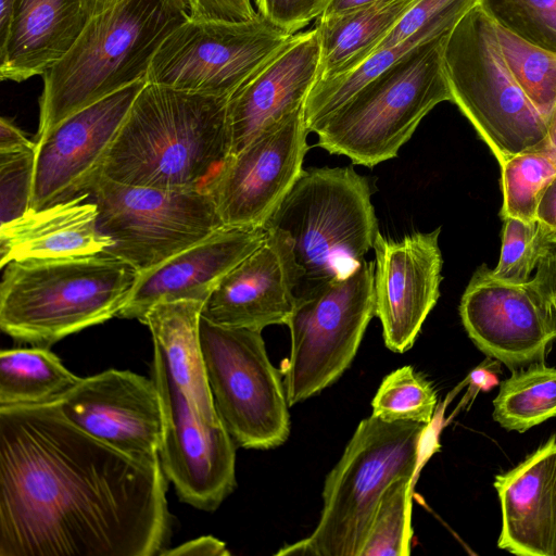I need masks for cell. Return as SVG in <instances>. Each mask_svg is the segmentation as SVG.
Returning <instances> with one entry per match:
<instances>
[{
  "label": "cell",
  "mask_w": 556,
  "mask_h": 556,
  "mask_svg": "<svg viewBox=\"0 0 556 556\" xmlns=\"http://www.w3.org/2000/svg\"><path fill=\"white\" fill-rule=\"evenodd\" d=\"M536 220L546 232L556 231V179L549 185L540 201Z\"/></svg>",
  "instance_id": "41"
},
{
  "label": "cell",
  "mask_w": 556,
  "mask_h": 556,
  "mask_svg": "<svg viewBox=\"0 0 556 556\" xmlns=\"http://www.w3.org/2000/svg\"><path fill=\"white\" fill-rule=\"evenodd\" d=\"M91 17L88 0H16L0 43V78L21 83L42 76L67 54Z\"/></svg>",
  "instance_id": "23"
},
{
  "label": "cell",
  "mask_w": 556,
  "mask_h": 556,
  "mask_svg": "<svg viewBox=\"0 0 556 556\" xmlns=\"http://www.w3.org/2000/svg\"><path fill=\"white\" fill-rule=\"evenodd\" d=\"M16 0H0V43H2L10 30L14 15Z\"/></svg>",
  "instance_id": "42"
},
{
  "label": "cell",
  "mask_w": 556,
  "mask_h": 556,
  "mask_svg": "<svg viewBox=\"0 0 556 556\" xmlns=\"http://www.w3.org/2000/svg\"><path fill=\"white\" fill-rule=\"evenodd\" d=\"M264 228L223 226L150 270L138 274L118 317L142 323L157 303L205 302L219 280L265 239Z\"/></svg>",
  "instance_id": "21"
},
{
  "label": "cell",
  "mask_w": 556,
  "mask_h": 556,
  "mask_svg": "<svg viewBox=\"0 0 556 556\" xmlns=\"http://www.w3.org/2000/svg\"><path fill=\"white\" fill-rule=\"evenodd\" d=\"M257 13L289 35L319 18L329 0H255Z\"/></svg>",
  "instance_id": "36"
},
{
  "label": "cell",
  "mask_w": 556,
  "mask_h": 556,
  "mask_svg": "<svg viewBox=\"0 0 556 556\" xmlns=\"http://www.w3.org/2000/svg\"><path fill=\"white\" fill-rule=\"evenodd\" d=\"M375 1L378 0H329L328 5L320 17L330 16L342 11Z\"/></svg>",
  "instance_id": "43"
},
{
  "label": "cell",
  "mask_w": 556,
  "mask_h": 556,
  "mask_svg": "<svg viewBox=\"0 0 556 556\" xmlns=\"http://www.w3.org/2000/svg\"><path fill=\"white\" fill-rule=\"evenodd\" d=\"M443 63L451 101L500 165L516 154L544 147L548 119L515 80L495 25L478 3L452 28Z\"/></svg>",
  "instance_id": "8"
},
{
  "label": "cell",
  "mask_w": 556,
  "mask_h": 556,
  "mask_svg": "<svg viewBox=\"0 0 556 556\" xmlns=\"http://www.w3.org/2000/svg\"><path fill=\"white\" fill-rule=\"evenodd\" d=\"M227 102L147 83L100 174L129 186L208 192L230 156Z\"/></svg>",
  "instance_id": "2"
},
{
  "label": "cell",
  "mask_w": 556,
  "mask_h": 556,
  "mask_svg": "<svg viewBox=\"0 0 556 556\" xmlns=\"http://www.w3.org/2000/svg\"><path fill=\"white\" fill-rule=\"evenodd\" d=\"M556 416V368L536 362L515 369L493 400V419L508 431L525 432Z\"/></svg>",
  "instance_id": "28"
},
{
  "label": "cell",
  "mask_w": 556,
  "mask_h": 556,
  "mask_svg": "<svg viewBox=\"0 0 556 556\" xmlns=\"http://www.w3.org/2000/svg\"><path fill=\"white\" fill-rule=\"evenodd\" d=\"M36 149L0 153L1 226L30 211Z\"/></svg>",
  "instance_id": "35"
},
{
  "label": "cell",
  "mask_w": 556,
  "mask_h": 556,
  "mask_svg": "<svg viewBox=\"0 0 556 556\" xmlns=\"http://www.w3.org/2000/svg\"><path fill=\"white\" fill-rule=\"evenodd\" d=\"M119 0H88L91 16L106 10Z\"/></svg>",
  "instance_id": "45"
},
{
  "label": "cell",
  "mask_w": 556,
  "mask_h": 556,
  "mask_svg": "<svg viewBox=\"0 0 556 556\" xmlns=\"http://www.w3.org/2000/svg\"><path fill=\"white\" fill-rule=\"evenodd\" d=\"M500 166L501 217L535 222L540 201L556 179V156L543 147L516 154Z\"/></svg>",
  "instance_id": "29"
},
{
  "label": "cell",
  "mask_w": 556,
  "mask_h": 556,
  "mask_svg": "<svg viewBox=\"0 0 556 556\" xmlns=\"http://www.w3.org/2000/svg\"><path fill=\"white\" fill-rule=\"evenodd\" d=\"M495 30L515 80L548 119L556 106V54L532 46L496 25Z\"/></svg>",
  "instance_id": "30"
},
{
  "label": "cell",
  "mask_w": 556,
  "mask_h": 556,
  "mask_svg": "<svg viewBox=\"0 0 556 556\" xmlns=\"http://www.w3.org/2000/svg\"><path fill=\"white\" fill-rule=\"evenodd\" d=\"M58 401L64 415L93 438L135 458H160L163 412L153 379L111 368L80 378Z\"/></svg>",
  "instance_id": "17"
},
{
  "label": "cell",
  "mask_w": 556,
  "mask_h": 556,
  "mask_svg": "<svg viewBox=\"0 0 556 556\" xmlns=\"http://www.w3.org/2000/svg\"><path fill=\"white\" fill-rule=\"evenodd\" d=\"M79 379L49 348L3 349L0 352V406L58 401Z\"/></svg>",
  "instance_id": "27"
},
{
  "label": "cell",
  "mask_w": 556,
  "mask_h": 556,
  "mask_svg": "<svg viewBox=\"0 0 556 556\" xmlns=\"http://www.w3.org/2000/svg\"><path fill=\"white\" fill-rule=\"evenodd\" d=\"M98 206L84 193L0 226V266L12 261L104 252L112 241L98 227Z\"/></svg>",
  "instance_id": "24"
},
{
  "label": "cell",
  "mask_w": 556,
  "mask_h": 556,
  "mask_svg": "<svg viewBox=\"0 0 556 556\" xmlns=\"http://www.w3.org/2000/svg\"><path fill=\"white\" fill-rule=\"evenodd\" d=\"M375 263L298 292L288 320L290 354L281 363L289 405L334 383L351 366L375 313Z\"/></svg>",
  "instance_id": "9"
},
{
  "label": "cell",
  "mask_w": 556,
  "mask_h": 556,
  "mask_svg": "<svg viewBox=\"0 0 556 556\" xmlns=\"http://www.w3.org/2000/svg\"><path fill=\"white\" fill-rule=\"evenodd\" d=\"M188 17L186 0H119L92 16L67 54L42 75L37 138L146 79L163 41Z\"/></svg>",
  "instance_id": "3"
},
{
  "label": "cell",
  "mask_w": 556,
  "mask_h": 556,
  "mask_svg": "<svg viewBox=\"0 0 556 556\" xmlns=\"http://www.w3.org/2000/svg\"><path fill=\"white\" fill-rule=\"evenodd\" d=\"M266 231L264 241L219 280L201 316L217 325L260 331L288 324L302 274L289 237L277 229Z\"/></svg>",
  "instance_id": "19"
},
{
  "label": "cell",
  "mask_w": 556,
  "mask_h": 556,
  "mask_svg": "<svg viewBox=\"0 0 556 556\" xmlns=\"http://www.w3.org/2000/svg\"><path fill=\"white\" fill-rule=\"evenodd\" d=\"M229 556L226 544L220 540L204 535L189 540L175 548L168 547L161 556Z\"/></svg>",
  "instance_id": "39"
},
{
  "label": "cell",
  "mask_w": 556,
  "mask_h": 556,
  "mask_svg": "<svg viewBox=\"0 0 556 556\" xmlns=\"http://www.w3.org/2000/svg\"><path fill=\"white\" fill-rule=\"evenodd\" d=\"M152 379L163 412V472L180 502L214 511L237 485L236 443L223 422L210 424L195 412L155 350Z\"/></svg>",
  "instance_id": "13"
},
{
  "label": "cell",
  "mask_w": 556,
  "mask_h": 556,
  "mask_svg": "<svg viewBox=\"0 0 556 556\" xmlns=\"http://www.w3.org/2000/svg\"><path fill=\"white\" fill-rule=\"evenodd\" d=\"M292 37L260 14L248 22L188 17L163 41L146 80L229 99Z\"/></svg>",
  "instance_id": "12"
},
{
  "label": "cell",
  "mask_w": 556,
  "mask_h": 556,
  "mask_svg": "<svg viewBox=\"0 0 556 556\" xmlns=\"http://www.w3.org/2000/svg\"><path fill=\"white\" fill-rule=\"evenodd\" d=\"M500 260L490 274L502 281L522 283L532 278L546 230L535 222L503 218Z\"/></svg>",
  "instance_id": "34"
},
{
  "label": "cell",
  "mask_w": 556,
  "mask_h": 556,
  "mask_svg": "<svg viewBox=\"0 0 556 556\" xmlns=\"http://www.w3.org/2000/svg\"><path fill=\"white\" fill-rule=\"evenodd\" d=\"M321 48L316 27L293 37L227 102L230 155L260 132L305 109L320 74Z\"/></svg>",
  "instance_id": "20"
},
{
  "label": "cell",
  "mask_w": 556,
  "mask_h": 556,
  "mask_svg": "<svg viewBox=\"0 0 556 556\" xmlns=\"http://www.w3.org/2000/svg\"><path fill=\"white\" fill-rule=\"evenodd\" d=\"M435 405L437 392L431 382L412 366H404L383 378L371 402V415L390 422L429 425Z\"/></svg>",
  "instance_id": "31"
},
{
  "label": "cell",
  "mask_w": 556,
  "mask_h": 556,
  "mask_svg": "<svg viewBox=\"0 0 556 556\" xmlns=\"http://www.w3.org/2000/svg\"><path fill=\"white\" fill-rule=\"evenodd\" d=\"M370 179L352 166L303 169L269 217L283 231L302 274V289L342 278L374 248L379 232Z\"/></svg>",
  "instance_id": "7"
},
{
  "label": "cell",
  "mask_w": 556,
  "mask_h": 556,
  "mask_svg": "<svg viewBox=\"0 0 556 556\" xmlns=\"http://www.w3.org/2000/svg\"><path fill=\"white\" fill-rule=\"evenodd\" d=\"M167 482L160 458L93 438L59 401L0 406V556H161Z\"/></svg>",
  "instance_id": "1"
},
{
  "label": "cell",
  "mask_w": 556,
  "mask_h": 556,
  "mask_svg": "<svg viewBox=\"0 0 556 556\" xmlns=\"http://www.w3.org/2000/svg\"><path fill=\"white\" fill-rule=\"evenodd\" d=\"M146 84V79L138 80L72 114L37 138L30 211L89 192Z\"/></svg>",
  "instance_id": "15"
},
{
  "label": "cell",
  "mask_w": 556,
  "mask_h": 556,
  "mask_svg": "<svg viewBox=\"0 0 556 556\" xmlns=\"http://www.w3.org/2000/svg\"><path fill=\"white\" fill-rule=\"evenodd\" d=\"M548 302H549L551 314H552V319H553L555 334H556V299H551V300H548Z\"/></svg>",
  "instance_id": "46"
},
{
  "label": "cell",
  "mask_w": 556,
  "mask_h": 556,
  "mask_svg": "<svg viewBox=\"0 0 556 556\" xmlns=\"http://www.w3.org/2000/svg\"><path fill=\"white\" fill-rule=\"evenodd\" d=\"M418 0H378L319 17L321 48L318 79L348 73L366 60Z\"/></svg>",
  "instance_id": "26"
},
{
  "label": "cell",
  "mask_w": 556,
  "mask_h": 556,
  "mask_svg": "<svg viewBox=\"0 0 556 556\" xmlns=\"http://www.w3.org/2000/svg\"><path fill=\"white\" fill-rule=\"evenodd\" d=\"M414 476L392 482L374 516L361 556L410 555V485Z\"/></svg>",
  "instance_id": "32"
},
{
  "label": "cell",
  "mask_w": 556,
  "mask_h": 556,
  "mask_svg": "<svg viewBox=\"0 0 556 556\" xmlns=\"http://www.w3.org/2000/svg\"><path fill=\"white\" fill-rule=\"evenodd\" d=\"M498 27L556 54V0H478Z\"/></svg>",
  "instance_id": "33"
},
{
  "label": "cell",
  "mask_w": 556,
  "mask_h": 556,
  "mask_svg": "<svg viewBox=\"0 0 556 556\" xmlns=\"http://www.w3.org/2000/svg\"><path fill=\"white\" fill-rule=\"evenodd\" d=\"M441 228L414 232L400 240L378 232L375 243V313L386 346L409 350L440 298L443 258Z\"/></svg>",
  "instance_id": "18"
},
{
  "label": "cell",
  "mask_w": 556,
  "mask_h": 556,
  "mask_svg": "<svg viewBox=\"0 0 556 556\" xmlns=\"http://www.w3.org/2000/svg\"><path fill=\"white\" fill-rule=\"evenodd\" d=\"M427 426L364 418L325 479L316 528L277 555L361 556L383 493L414 476Z\"/></svg>",
  "instance_id": "6"
},
{
  "label": "cell",
  "mask_w": 556,
  "mask_h": 556,
  "mask_svg": "<svg viewBox=\"0 0 556 556\" xmlns=\"http://www.w3.org/2000/svg\"><path fill=\"white\" fill-rule=\"evenodd\" d=\"M29 149H36V142L30 141L10 119L1 117L0 153H11Z\"/></svg>",
  "instance_id": "40"
},
{
  "label": "cell",
  "mask_w": 556,
  "mask_h": 556,
  "mask_svg": "<svg viewBox=\"0 0 556 556\" xmlns=\"http://www.w3.org/2000/svg\"><path fill=\"white\" fill-rule=\"evenodd\" d=\"M544 148L556 156V106L548 117L547 136Z\"/></svg>",
  "instance_id": "44"
},
{
  "label": "cell",
  "mask_w": 556,
  "mask_h": 556,
  "mask_svg": "<svg viewBox=\"0 0 556 556\" xmlns=\"http://www.w3.org/2000/svg\"><path fill=\"white\" fill-rule=\"evenodd\" d=\"M532 279L547 300L556 299V231L543 236Z\"/></svg>",
  "instance_id": "38"
},
{
  "label": "cell",
  "mask_w": 556,
  "mask_h": 556,
  "mask_svg": "<svg viewBox=\"0 0 556 556\" xmlns=\"http://www.w3.org/2000/svg\"><path fill=\"white\" fill-rule=\"evenodd\" d=\"M189 17L226 22H248L258 16L251 0H186Z\"/></svg>",
  "instance_id": "37"
},
{
  "label": "cell",
  "mask_w": 556,
  "mask_h": 556,
  "mask_svg": "<svg viewBox=\"0 0 556 556\" xmlns=\"http://www.w3.org/2000/svg\"><path fill=\"white\" fill-rule=\"evenodd\" d=\"M89 193L98 206V227L112 241L103 253L139 274L224 226L207 191L129 186L99 174Z\"/></svg>",
  "instance_id": "11"
},
{
  "label": "cell",
  "mask_w": 556,
  "mask_h": 556,
  "mask_svg": "<svg viewBox=\"0 0 556 556\" xmlns=\"http://www.w3.org/2000/svg\"><path fill=\"white\" fill-rule=\"evenodd\" d=\"M3 268L1 330L43 348L118 316L139 274L103 252L12 261Z\"/></svg>",
  "instance_id": "4"
},
{
  "label": "cell",
  "mask_w": 556,
  "mask_h": 556,
  "mask_svg": "<svg viewBox=\"0 0 556 556\" xmlns=\"http://www.w3.org/2000/svg\"><path fill=\"white\" fill-rule=\"evenodd\" d=\"M459 315L475 345L511 370L544 362L556 339L549 302L533 279L502 281L484 265L466 287Z\"/></svg>",
  "instance_id": "16"
},
{
  "label": "cell",
  "mask_w": 556,
  "mask_h": 556,
  "mask_svg": "<svg viewBox=\"0 0 556 556\" xmlns=\"http://www.w3.org/2000/svg\"><path fill=\"white\" fill-rule=\"evenodd\" d=\"M502 527L497 546L519 556H556V435L495 476Z\"/></svg>",
  "instance_id": "22"
},
{
  "label": "cell",
  "mask_w": 556,
  "mask_h": 556,
  "mask_svg": "<svg viewBox=\"0 0 556 556\" xmlns=\"http://www.w3.org/2000/svg\"><path fill=\"white\" fill-rule=\"evenodd\" d=\"M199 334L213 403L235 443L254 450L283 444L290 434V405L262 331L201 316Z\"/></svg>",
  "instance_id": "10"
},
{
  "label": "cell",
  "mask_w": 556,
  "mask_h": 556,
  "mask_svg": "<svg viewBox=\"0 0 556 556\" xmlns=\"http://www.w3.org/2000/svg\"><path fill=\"white\" fill-rule=\"evenodd\" d=\"M200 301L162 302L152 306L142 324L151 331L153 346L172 378L195 412L207 422L222 420L207 383L200 343Z\"/></svg>",
  "instance_id": "25"
},
{
  "label": "cell",
  "mask_w": 556,
  "mask_h": 556,
  "mask_svg": "<svg viewBox=\"0 0 556 556\" xmlns=\"http://www.w3.org/2000/svg\"><path fill=\"white\" fill-rule=\"evenodd\" d=\"M451 30L417 45L317 123L316 144L367 167L395 157L422 118L451 101L443 63Z\"/></svg>",
  "instance_id": "5"
},
{
  "label": "cell",
  "mask_w": 556,
  "mask_h": 556,
  "mask_svg": "<svg viewBox=\"0 0 556 556\" xmlns=\"http://www.w3.org/2000/svg\"><path fill=\"white\" fill-rule=\"evenodd\" d=\"M308 132L301 109L228 157L208 189L224 226H265L304 169Z\"/></svg>",
  "instance_id": "14"
}]
</instances>
